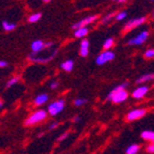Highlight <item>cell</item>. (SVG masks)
Returning <instances> with one entry per match:
<instances>
[{
    "mask_svg": "<svg viewBox=\"0 0 154 154\" xmlns=\"http://www.w3.org/2000/svg\"><path fill=\"white\" fill-rule=\"evenodd\" d=\"M97 18H99L97 15H91V16H88V17H86V18L79 20V22H77L75 25H73V28L76 30V29L82 28V27H86L87 25H89V24H91V23L95 22Z\"/></svg>",
    "mask_w": 154,
    "mask_h": 154,
    "instance_id": "8992f818",
    "label": "cell"
},
{
    "mask_svg": "<svg viewBox=\"0 0 154 154\" xmlns=\"http://www.w3.org/2000/svg\"><path fill=\"white\" fill-rule=\"evenodd\" d=\"M57 55V51H55L53 54H51V56H48L47 58L45 57H38L36 55H34V54H31V55L29 56L28 59L30 61H32V62H38V63H45V62H48L49 60H51L55 56Z\"/></svg>",
    "mask_w": 154,
    "mask_h": 154,
    "instance_id": "ba28073f",
    "label": "cell"
},
{
    "mask_svg": "<svg viewBox=\"0 0 154 154\" xmlns=\"http://www.w3.org/2000/svg\"><path fill=\"white\" fill-rule=\"evenodd\" d=\"M41 17H42L41 13H33V14H31L30 16H29L28 22L29 23H36L41 19Z\"/></svg>",
    "mask_w": 154,
    "mask_h": 154,
    "instance_id": "ffe728a7",
    "label": "cell"
},
{
    "mask_svg": "<svg viewBox=\"0 0 154 154\" xmlns=\"http://www.w3.org/2000/svg\"><path fill=\"white\" fill-rule=\"evenodd\" d=\"M112 46H113V38H107L103 44L104 49H109V48H111Z\"/></svg>",
    "mask_w": 154,
    "mask_h": 154,
    "instance_id": "7402d4cb",
    "label": "cell"
},
{
    "mask_svg": "<svg viewBox=\"0 0 154 154\" xmlns=\"http://www.w3.org/2000/svg\"><path fill=\"white\" fill-rule=\"evenodd\" d=\"M148 36H149V32L142 31L141 33H139L137 36H135L134 38L130 40L128 44H130V45H139V44H142L146 40H147Z\"/></svg>",
    "mask_w": 154,
    "mask_h": 154,
    "instance_id": "9c48e42d",
    "label": "cell"
},
{
    "mask_svg": "<svg viewBox=\"0 0 154 154\" xmlns=\"http://www.w3.org/2000/svg\"><path fill=\"white\" fill-rule=\"evenodd\" d=\"M69 134H70V133H69V132H66V133H64V134H62V135H61V136H60V137H59V138H58V141H62V140H64L65 139V138H66L67 137V136H69Z\"/></svg>",
    "mask_w": 154,
    "mask_h": 154,
    "instance_id": "4316f807",
    "label": "cell"
},
{
    "mask_svg": "<svg viewBox=\"0 0 154 154\" xmlns=\"http://www.w3.org/2000/svg\"><path fill=\"white\" fill-rule=\"evenodd\" d=\"M113 16H115V13H110V14H108L107 16H105L103 19H102V24H106V23H108L109 20H110V18H112Z\"/></svg>",
    "mask_w": 154,
    "mask_h": 154,
    "instance_id": "cb8c5ba5",
    "label": "cell"
},
{
    "mask_svg": "<svg viewBox=\"0 0 154 154\" xmlns=\"http://www.w3.org/2000/svg\"><path fill=\"white\" fill-rule=\"evenodd\" d=\"M153 16H154V12H153Z\"/></svg>",
    "mask_w": 154,
    "mask_h": 154,
    "instance_id": "d590c367",
    "label": "cell"
},
{
    "mask_svg": "<svg viewBox=\"0 0 154 154\" xmlns=\"http://www.w3.org/2000/svg\"><path fill=\"white\" fill-rule=\"evenodd\" d=\"M126 85L128 84L125 82V84L116 87L115 89H112L108 93L106 100H107V101H111V102H113V103H117V104L126 101L128 97V93L126 92V90H125Z\"/></svg>",
    "mask_w": 154,
    "mask_h": 154,
    "instance_id": "6da1fadb",
    "label": "cell"
},
{
    "mask_svg": "<svg viewBox=\"0 0 154 154\" xmlns=\"http://www.w3.org/2000/svg\"><path fill=\"white\" fill-rule=\"evenodd\" d=\"M42 1H44V2H48V1H51V0H42Z\"/></svg>",
    "mask_w": 154,
    "mask_h": 154,
    "instance_id": "836d02e7",
    "label": "cell"
},
{
    "mask_svg": "<svg viewBox=\"0 0 154 154\" xmlns=\"http://www.w3.org/2000/svg\"><path fill=\"white\" fill-rule=\"evenodd\" d=\"M9 65V63L5 60H0V67H7Z\"/></svg>",
    "mask_w": 154,
    "mask_h": 154,
    "instance_id": "4dcf8cb0",
    "label": "cell"
},
{
    "mask_svg": "<svg viewBox=\"0 0 154 154\" xmlns=\"http://www.w3.org/2000/svg\"><path fill=\"white\" fill-rule=\"evenodd\" d=\"M147 113V110L143 108H137V109H134L132 110L131 112L128 113L126 116V120L128 121H135V120H138V119H141L142 117H144Z\"/></svg>",
    "mask_w": 154,
    "mask_h": 154,
    "instance_id": "5b68a950",
    "label": "cell"
},
{
    "mask_svg": "<svg viewBox=\"0 0 154 154\" xmlns=\"http://www.w3.org/2000/svg\"><path fill=\"white\" fill-rule=\"evenodd\" d=\"M79 120H80V118L78 117V116H76V117L74 118V122H77V121H79Z\"/></svg>",
    "mask_w": 154,
    "mask_h": 154,
    "instance_id": "1f68e13d",
    "label": "cell"
},
{
    "mask_svg": "<svg viewBox=\"0 0 154 154\" xmlns=\"http://www.w3.org/2000/svg\"><path fill=\"white\" fill-rule=\"evenodd\" d=\"M113 59H115V54H113L112 51H105L96 57L95 62L97 65H103V64H105V63L109 62V61L113 60Z\"/></svg>",
    "mask_w": 154,
    "mask_h": 154,
    "instance_id": "277c9868",
    "label": "cell"
},
{
    "mask_svg": "<svg viewBox=\"0 0 154 154\" xmlns=\"http://www.w3.org/2000/svg\"><path fill=\"white\" fill-rule=\"evenodd\" d=\"M119 1H120V2H123V1H125V0H119Z\"/></svg>",
    "mask_w": 154,
    "mask_h": 154,
    "instance_id": "e575fe53",
    "label": "cell"
},
{
    "mask_svg": "<svg viewBox=\"0 0 154 154\" xmlns=\"http://www.w3.org/2000/svg\"><path fill=\"white\" fill-rule=\"evenodd\" d=\"M51 89H57L58 88V82H51Z\"/></svg>",
    "mask_w": 154,
    "mask_h": 154,
    "instance_id": "f546056e",
    "label": "cell"
},
{
    "mask_svg": "<svg viewBox=\"0 0 154 154\" xmlns=\"http://www.w3.org/2000/svg\"><path fill=\"white\" fill-rule=\"evenodd\" d=\"M65 107V101L64 100H57V101L53 102L48 105L47 107V115H51L53 117L61 113L63 110H64Z\"/></svg>",
    "mask_w": 154,
    "mask_h": 154,
    "instance_id": "3957f363",
    "label": "cell"
},
{
    "mask_svg": "<svg viewBox=\"0 0 154 154\" xmlns=\"http://www.w3.org/2000/svg\"><path fill=\"white\" fill-rule=\"evenodd\" d=\"M144 57L146 58H153L154 57V48H152V49H149V51H146V53H144Z\"/></svg>",
    "mask_w": 154,
    "mask_h": 154,
    "instance_id": "d4e9b609",
    "label": "cell"
},
{
    "mask_svg": "<svg viewBox=\"0 0 154 154\" xmlns=\"http://www.w3.org/2000/svg\"><path fill=\"white\" fill-rule=\"evenodd\" d=\"M141 138L144 140L154 141V132L153 131H143L141 133Z\"/></svg>",
    "mask_w": 154,
    "mask_h": 154,
    "instance_id": "e0dca14e",
    "label": "cell"
},
{
    "mask_svg": "<svg viewBox=\"0 0 154 154\" xmlns=\"http://www.w3.org/2000/svg\"><path fill=\"white\" fill-rule=\"evenodd\" d=\"M2 106H3V102L0 100V108H2Z\"/></svg>",
    "mask_w": 154,
    "mask_h": 154,
    "instance_id": "d6a6232c",
    "label": "cell"
},
{
    "mask_svg": "<svg viewBox=\"0 0 154 154\" xmlns=\"http://www.w3.org/2000/svg\"><path fill=\"white\" fill-rule=\"evenodd\" d=\"M147 151L149 152V153H154V141H153V143H152V144H150V146H148Z\"/></svg>",
    "mask_w": 154,
    "mask_h": 154,
    "instance_id": "f1b7e54d",
    "label": "cell"
},
{
    "mask_svg": "<svg viewBox=\"0 0 154 154\" xmlns=\"http://www.w3.org/2000/svg\"><path fill=\"white\" fill-rule=\"evenodd\" d=\"M146 22V17H140V18H134L130 22H128L124 26V31H128V30H132V29L136 28V27L140 26L143 23Z\"/></svg>",
    "mask_w": 154,
    "mask_h": 154,
    "instance_id": "52a82bcc",
    "label": "cell"
},
{
    "mask_svg": "<svg viewBox=\"0 0 154 154\" xmlns=\"http://www.w3.org/2000/svg\"><path fill=\"white\" fill-rule=\"evenodd\" d=\"M44 48H45V42H43L42 40H35L31 43V51L34 55L42 51Z\"/></svg>",
    "mask_w": 154,
    "mask_h": 154,
    "instance_id": "8fae6325",
    "label": "cell"
},
{
    "mask_svg": "<svg viewBox=\"0 0 154 154\" xmlns=\"http://www.w3.org/2000/svg\"><path fill=\"white\" fill-rule=\"evenodd\" d=\"M73 67H74V61L69 59V60H65L64 62L61 63V69L65 72H72Z\"/></svg>",
    "mask_w": 154,
    "mask_h": 154,
    "instance_id": "5bb4252c",
    "label": "cell"
},
{
    "mask_svg": "<svg viewBox=\"0 0 154 154\" xmlns=\"http://www.w3.org/2000/svg\"><path fill=\"white\" fill-rule=\"evenodd\" d=\"M125 17H126V12H120L117 14L116 19H117V20H122L123 18H125Z\"/></svg>",
    "mask_w": 154,
    "mask_h": 154,
    "instance_id": "484cf974",
    "label": "cell"
},
{
    "mask_svg": "<svg viewBox=\"0 0 154 154\" xmlns=\"http://www.w3.org/2000/svg\"><path fill=\"white\" fill-rule=\"evenodd\" d=\"M87 102H88V100L87 99H84V97H78V99H76L74 101V105L76 106V107H80V106L87 104Z\"/></svg>",
    "mask_w": 154,
    "mask_h": 154,
    "instance_id": "44dd1931",
    "label": "cell"
},
{
    "mask_svg": "<svg viewBox=\"0 0 154 154\" xmlns=\"http://www.w3.org/2000/svg\"><path fill=\"white\" fill-rule=\"evenodd\" d=\"M88 34V28L87 27H82V28H78L75 30V38H84Z\"/></svg>",
    "mask_w": 154,
    "mask_h": 154,
    "instance_id": "9a60e30c",
    "label": "cell"
},
{
    "mask_svg": "<svg viewBox=\"0 0 154 154\" xmlns=\"http://www.w3.org/2000/svg\"><path fill=\"white\" fill-rule=\"evenodd\" d=\"M89 46L90 43L87 38L82 40V43H80V48H79V55L82 57H87L88 56V54H89Z\"/></svg>",
    "mask_w": 154,
    "mask_h": 154,
    "instance_id": "4fadbf2b",
    "label": "cell"
},
{
    "mask_svg": "<svg viewBox=\"0 0 154 154\" xmlns=\"http://www.w3.org/2000/svg\"><path fill=\"white\" fill-rule=\"evenodd\" d=\"M140 150V147L138 144H131L130 147L126 149V154H137Z\"/></svg>",
    "mask_w": 154,
    "mask_h": 154,
    "instance_id": "d6986e66",
    "label": "cell"
},
{
    "mask_svg": "<svg viewBox=\"0 0 154 154\" xmlns=\"http://www.w3.org/2000/svg\"><path fill=\"white\" fill-rule=\"evenodd\" d=\"M18 82H19V77H12L11 79L8 80L7 87H8V88H10V87H13L14 85H16Z\"/></svg>",
    "mask_w": 154,
    "mask_h": 154,
    "instance_id": "603a6c76",
    "label": "cell"
},
{
    "mask_svg": "<svg viewBox=\"0 0 154 154\" xmlns=\"http://www.w3.org/2000/svg\"><path fill=\"white\" fill-rule=\"evenodd\" d=\"M148 91H149V88H148L147 86L138 87L137 89H135L134 91H133L132 96L134 97V99H136V100H140V99H142V97H143V96L148 93Z\"/></svg>",
    "mask_w": 154,
    "mask_h": 154,
    "instance_id": "30bf717a",
    "label": "cell"
},
{
    "mask_svg": "<svg viewBox=\"0 0 154 154\" xmlns=\"http://www.w3.org/2000/svg\"><path fill=\"white\" fill-rule=\"evenodd\" d=\"M152 79H154V74H146V75H142L141 77H139L136 80V84H143V82H150Z\"/></svg>",
    "mask_w": 154,
    "mask_h": 154,
    "instance_id": "2e32d148",
    "label": "cell"
},
{
    "mask_svg": "<svg viewBox=\"0 0 154 154\" xmlns=\"http://www.w3.org/2000/svg\"><path fill=\"white\" fill-rule=\"evenodd\" d=\"M2 28L5 31H13L16 28V25L14 23L8 22V20H3L2 22Z\"/></svg>",
    "mask_w": 154,
    "mask_h": 154,
    "instance_id": "ac0fdd59",
    "label": "cell"
},
{
    "mask_svg": "<svg viewBox=\"0 0 154 154\" xmlns=\"http://www.w3.org/2000/svg\"><path fill=\"white\" fill-rule=\"evenodd\" d=\"M46 118H47V111L44 110V109H38V110L32 112L31 115L26 119L25 125H27V126H32V125H35V124H38V123L44 121Z\"/></svg>",
    "mask_w": 154,
    "mask_h": 154,
    "instance_id": "7a4b0ae2",
    "label": "cell"
},
{
    "mask_svg": "<svg viewBox=\"0 0 154 154\" xmlns=\"http://www.w3.org/2000/svg\"><path fill=\"white\" fill-rule=\"evenodd\" d=\"M58 126H59V122H58V121H55V122H53L51 125H49V130H54V128H57Z\"/></svg>",
    "mask_w": 154,
    "mask_h": 154,
    "instance_id": "83f0119b",
    "label": "cell"
},
{
    "mask_svg": "<svg viewBox=\"0 0 154 154\" xmlns=\"http://www.w3.org/2000/svg\"><path fill=\"white\" fill-rule=\"evenodd\" d=\"M48 99H49V96H48L47 93H40L38 95H36L35 97H34L33 103H34V105H36V106H42L45 103H47Z\"/></svg>",
    "mask_w": 154,
    "mask_h": 154,
    "instance_id": "7c38bea8",
    "label": "cell"
}]
</instances>
